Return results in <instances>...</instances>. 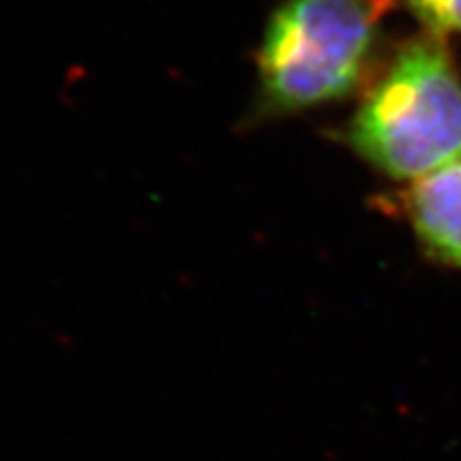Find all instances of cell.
<instances>
[{
    "label": "cell",
    "mask_w": 461,
    "mask_h": 461,
    "mask_svg": "<svg viewBox=\"0 0 461 461\" xmlns=\"http://www.w3.org/2000/svg\"><path fill=\"white\" fill-rule=\"evenodd\" d=\"M374 41L370 0H285L258 48L263 113H297L348 96L366 73Z\"/></svg>",
    "instance_id": "cell-2"
},
{
    "label": "cell",
    "mask_w": 461,
    "mask_h": 461,
    "mask_svg": "<svg viewBox=\"0 0 461 461\" xmlns=\"http://www.w3.org/2000/svg\"><path fill=\"white\" fill-rule=\"evenodd\" d=\"M406 210L425 257L461 269V160L414 180Z\"/></svg>",
    "instance_id": "cell-3"
},
{
    "label": "cell",
    "mask_w": 461,
    "mask_h": 461,
    "mask_svg": "<svg viewBox=\"0 0 461 461\" xmlns=\"http://www.w3.org/2000/svg\"><path fill=\"white\" fill-rule=\"evenodd\" d=\"M346 140L393 180H419L461 160V77L434 34L397 51L357 109Z\"/></svg>",
    "instance_id": "cell-1"
},
{
    "label": "cell",
    "mask_w": 461,
    "mask_h": 461,
    "mask_svg": "<svg viewBox=\"0 0 461 461\" xmlns=\"http://www.w3.org/2000/svg\"><path fill=\"white\" fill-rule=\"evenodd\" d=\"M429 34H461V0H406Z\"/></svg>",
    "instance_id": "cell-4"
}]
</instances>
